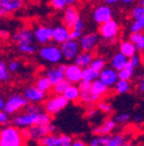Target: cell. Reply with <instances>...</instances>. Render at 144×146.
<instances>
[{
    "label": "cell",
    "mask_w": 144,
    "mask_h": 146,
    "mask_svg": "<svg viewBox=\"0 0 144 146\" xmlns=\"http://www.w3.org/2000/svg\"><path fill=\"white\" fill-rule=\"evenodd\" d=\"M134 71H135V67L130 64L129 59H128V63L126 64V66L121 70L118 71V74H119V79H123V80H132L133 77H134Z\"/></svg>",
    "instance_id": "30"
},
{
    "label": "cell",
    "mask_w": 144,
    "mask_h": 146,
    "mask_svg": "<svg viewBox=\"0 0 144 146\" xmlns=\"http://www.w3.org/2000/svg\"><path fill=\"white\" fill-rule=\"evenodd\" d=\"M7 67H8V70H9V72L12 73V74H17V73L21 71L22 64L17 59H13V60L7 63Z\"/></svg>",
    "instance_id": "40"
},
{
    "label": "cell",
    "mask_w": 144,
    "mask_h": 146,
    "mask_svg": "<svg viewBox=\"0 0 144 146\" xmlns=\"http://www.w3.org/2000/svg\"><path fill=\"white\" fill-rule=\"evenodd\" d=\"M120 26L115 20H110L99 25V35L106 42H114L119 35Z\"/></svg>",
    "instance_id": "7"
},
{
    "label": "cell",
    "mask_w": 144,
    "mask_h": 146,
    "mask_svg": "<svg viewBox=\"0 0 144 146\" xmlns=\"http://www.w3.org/2000/svg\"><path fill=\"white\" fill-rule=\"evenodd\" d=\"M19 51L23 54H33L36 51H37V48L33 45V43L30 44H24V45H19L17 46Z\"/></svg>",
    "instance_id": "42"
},
{
    "label": "cell",
    "mask_w": 144,
    "mask_h": 146,
    "mask_svg": "<svg viewBox=\"0 0 144 146\" xmlns=\"http://www.w3.org/2000/svg\"><path fill=\"white\" fill-rule=\"evenodd\" d=\"M141 35H142V33H133L132 31V34L129 35V40L133 42V43H137L138 41H139V38H141Z\"/></svg>",
    "instance_id": "50"
},
{
    "label": "cell",
    "mask_w": 144,
    "mask_h": 146,
    "mask_svg": "<svg viewBox=\"0 0 144 146\" xmlns=\"http://www.w3.org/2000/svg\"><path fill=\"white\" fill-rule=\"evenodd\" d=\"M36 42H38L42 45L48 44L51 41H53V28L50 26L41 25L37 26L33 30Z\"/></svg>",
    "instance_id": "11"
},
{
    "label": "cell",
    "mask_w": 144,
    "mask_h": 146,
    "mask_svg": "<svg viewBox=\"0 0 144 146\" xmlns=\"http://www.w3.org/2000/svg\"><path fill=\"white\" fill-rule=\"evenodd\" d=\"M12 123L16 126L21 127V129H27L32 125L37 124H50L52 123V115L46 113L45 110L38 111V113H30L24 111L22 114H16L13 117Z\"/></svg>",
    "instance_id": "1"
},
{
    "label": "cell",
    "mask_w": 144,
    "mask_h": 146,
    "mask_svg": "<svg viewBox=\"0 0 144 146\" xmlns=\"http://www.w3.org/2000/svg\"><path fill=\"white\" fill-rule=\"evenodd\" d=\"M82 51H94L99 43V34L97 33H88L79 40Z\"/></svg>",
    "instance_id": "15"
},
{
    "label": "cell",
    "mask_w": 144,
    "mask_h": 146,
    "mask_svg": "<svg viewBox=\"0 0 144 146\" xmlns=\"http://www.w3.org/2000/svg\"><path fill=\"white\" fill-rule=\"evenodd\" d=\"M29 103L30 102L27 100V98L23 94H19V93L12 94L6 100V104H5L4 110L6 113H8L9 115H16L21 110H24L26 107Z\"/></svg>",
    "instance_id": "6"
},
{
    "label": "cell",
    "mask_w": 144,
    "mask_h": 146,
    "mask_svg": "<svg viewBox=\"0 0 144 146\" xmlns=\"http://www.w3.org/2000/svg\"><path fill=\"white\" fill-rule=\"evenodd\" d=\"M79 87H80V89H81V92H85V90H90L91 89V87H92V82L91 81H88V80H81L79 84Z\"/></svg>",
    "instance_id": "44"
},
{
    "label": "cell",
    "mask_w": 144,
    "mask_h": 146,
    "mask_svg": "<svg viewBox=\"0 0 144 146\" xmlns=\"http://www.w3.org/2000/svg\"><path fill=\"white\" fill-rule=\"evenodd\" d=\"M110 139H111V133L104 135V136H95L89 141V145H91V146H109Z\"/></svg>",
    "instance_id": "33"
},
{
    "label": "cell",
    "mask_w": 144,
    "mask_h": 146,
    "mask_svg": "<svg viewBox=\"0 0 144 146\" xmlns=\"http://www.w3.org/2000/svg\"><path fill=\"white\" fill-rule=\"evenodd\" d=\"M137 89H138V92H139L141 94H143V95H144V78H143V79L139 81Z\"/></svg>",
    "instance_id": "53"
},
{
    "label": "cell",
    "mask_w": 144,
    "mask_h": 146,
    "mask_svg": "<svg viewBox=\"0 0 144 146\" xmlns=\"http://www.w3.org/2000/svg\"><path fill=\"white\" fill-rule=\"evenodd\" d=\"M23 95L27 98V100L30 103H43L47 98H46V93L43 92L42 89H39L36 85L33 86H28L23 89Z\"/></svg>",
    "instance_id": "12"
},
{
    "label": "cell",
    "mask_w": 144,
    "mask_h": 146,
    "mask_svg": "<svg viewBox=\"0 0 144 146\" xmlns=\"http://www.w3.org/2000/svg\"><path fill=\"white\" fill-rule=\"evenodd\" d=\"M10 74L12 73L9 72V70L7 67V64L5 62L0 63V80H1V82L8 81L10 79Z\"/></svg>",
    "instance_id": "37"
},
{
    "label": "cell",
    "mask_w": 144,
    "mask_h": 146,
    "mask_svg": "<svg viewBox=\"0 0 144 146\" xmlns=\"http://www.w3.org/2000/svg\"><path fill=\"white\" fill-rule=\"evenodd\" d=\"M65 70H66V65H56L48 70L45 71L44 74L51 80V82L54 85L57 82H59L60 80L65 79Z\"/></svg>",
    "instance_id": "20"
},
{
    "label": "cell",
    "mask_w": 144,
    "mask_h": 146,
    "mask_svg": "<svg viewBox=\"0 0 144 146\" xmlns=\"http://www.w3.org/2000/svg\"><path fill=\"white\" fill-rule=\"evenodd\" d=\"M129 119H130V115L126 114V113L118 114L114 116V121L117 122V124H126V123L129 122Z\"/></svg>",
    "instance_id": "43"
},
{
    "label": "cell",
    "mask_w": 144,
    "mask_h": 146,
    "mask_svg": "<svg viewBox=\"0 0 144 146\" xmlns=\"http://www.w3.org/2000/svg\"><path fill=\"white\" fill-rule=\"evenodd\" d=\"M77 0H50V6L54 11H65L69 6H74Z\"/></svg>",
    "instance_id": "28"
},
{
    "label": "cell",
    "mask_w": 144,
    "mask_h": 146,
    "mask_svg": "<svg viewBox=\"0 0 144 146\" xmlns=\"http://www.w3.org/2000/svg\"><path fill=\"white\" fill-rule=\"evenodd\" d=\"M5 104H6V101H5V99L1 96V98H0V110H4Z\"/></svg>",
    "instance_id": "55"
},
{
    "label": "cell",
    "mask_w": 144,
    "mask_h": 146,
    "mask_svg": "<svg viewBox=\"0 0 144 146\" xmlns=\"http://www.w3.org/2000/svg\"><path fill=\"white\" fill-rule=\"evenodd\" d=\"M81 1H86V0H81Z\"/></svg>",
    "instance_id": "60"
},
{
    "label": "cell",
    "mask_w": 144,
    "mask_h": 146,
    "mask_svg": "<svg viewBox=\"0 0 144 146\" xmlns=\"http://www.w3.org/2000/svg\"><path fill=\"white\" fill-rule=\"evenodd\" d=\"M103 3H105L107 5H111V6H114L118 3H120V0H103Z\"/></svg>",
    "instance_id": "54"
},
{
    "label": "cell",
    "mask_w": 144,
    "mask_h": 146,
    "mask_svg": "<svg viewBox=\"0 0 144 146\" xmlns=\"http://www.w3.org/2000/svg\"><path fill=\"white\" fill-rule=\"evenodd\" d=\"M135 121H137V122H142V117H141V116H137V117H135Z\"/></svg>",
    "instance_id": "57"
},
{
    "label": "cell",
    "mask_w": 144,
    "mask_h": 146,
    "mask_svg": "<svg viewBox=\"0 0 144 146\" xmlns=\"http://www.w3.org/2000/svg\"><path fill=\"white\" fill-rule=\"evenodd\" d=\"M60 49L63 54V59L66 60H74L77 57V54L82 51L80 42L77 40H71V38H68L67 41L61 43Z\"/></svg>",
    "instance_id": "9"
},
{
    "label": "cell",
    "mask_w": 144,
    "mask_h": 146,
    "mask_svg": "<svg viewBox=\"0 0 144 146\" xmlns=\"http://www.w3.org/2000/svg\"><path fill=\"white\" fill-rule=\"evenodd\" d=\"M99 78V72H97L96 70H94L92 67H84L83 72H82V79L83 80H88V81H95L96 79Z\"/></svg>",
    "instance_id": "34"
},
{
    "label": "cell",
    "mask_w": 144,
    "mask_h": 146,
    "mask_svg": "<svg viewBox=\"0 0 144 146\" xmlns=\"http://www.w3.org/2000/svg\"><path fill=\"white\" fill-rule=\"evenodd\" d=\"M128 57L127 56H124L123 53H121L120 51L118 52V53H115L114 56L112 57V59H111V65H112V67L113 68H115L117 71H119V70H121V68H123L124 66H126V64L128 63Z\"/></svg>",
    "instance_id": "26"
},
{
    "label": "cell",
    "mask_w": 144,
    "mask_h": 146,
    "mask_svg": "<svg viewBox=\"0 0 144 146\" xmlns=\"http://www.w3.org/2000/svg\"><path fill=\"white\" fill-rule=\"evenodd\" d=\"M96 107L98 108V110H99L101 114H105V115H110V114H112V111H113V108H112L111 103H110V102H106V101H103V100L99 101Z\"/></svg>",
    "instance_id": "38"
},
{
    "label": "cell",
    "mask_w": 144,
    "mask_h": 146,
    "mask_svg": "<svg viewBox=\"0 0 144 146\" xmlns=\"http://www.w3.org/2000/svg\"><path fill=\"white\" fill-rule=\"evenodd\" d=\"M114 88V92L117 94H127L130 92L132 89V84L130 80H123V79H119L118 82L115 84Z\"/></svg>",
    "instance_id": "31"
},
{
    "label": "cell",
    "mask_w": 144,
    "mask_h": 146,
    "mask_svg": "<svg viewBox=\"0 0 144 146\" xmlns=\"http://www.w3.org/2000/svg\"><path fill=\"white\" fill-rule=\"evenodd\" d=\"M9 116H10V115H9L8 113H6L5 110H1V113H0V124H1L3 126L8 125L9 122H10Z\"/></svg>",
    "instance_id": "45"
},
{
    "label": "cell",
    "mask_w": 144,
    "mask_h": 146,
    "mask_svg": "<svg viewBox=\"0 0 144 146\" xmlns=\"http://www.w3.org/2000/svg\"><path fill=\"white\" fill-rule=\"evenodd\" d=\"M141 5H143V6H144V0H141Z\"/></svg>",
    "instance_id": "58"
},
{
    "label": "cell",
    "mask_w": 144,
    "mask_h": 146,
    "mask_svg": "<svg viewBox=\"0 0 144 146\" xmlns=\"http://www.w3.org/2000/svg\"><path fill=\"white\" fill-rule=\"evenodd\" d=\"M13 42L19 46V45H24V44H30L36 41L35 34L28 28H21L19 30H16L13 35Z\"/></svg>",
    "instance_id": "14"
},
{
    "label": "cell",
    "mask_w": 144,
    "mask_h": 146,
    "mask_svg": "<svg viewBox=\"0 0 144 146\" xmlns=\"http://www.w3.org/2000/svg\"><path fill=\"white\" fill-rule=\"evenodd\" d=\"M99 79L107 85L110 88L114 87L115 84L119 80V74H118V71L113 67H105L100 73H99Z\"/></svg>",
    "instance_id": "17"
},
{
    "label": "cell",
    "mask_w": 144,
    "mask_h": 146,
    "mask_svg": "<svg viewBox=\"0 0 144 146\" xmlns=\"http://www.w3.org/2000/svg\"><path fill=\"white\" fill-rule=\"evenodd\" d=\"M136 0H120V3H122L123 5H130V4H134Z\"/></svg>",
    "instance_id": "56"
},
{
    "label": "cell",
    "mask_w": 144,
    "mask_h": 146,
    "mask_svg": "<svg viewBox=\"0 0 144 146\" xmlns=\"http://www.w3.org/2000/svg\"><path fill=\"white\" fill-rule=\"evenodd\" d=\"M90 67H92L94 70H96L97 72L100 73L106 67V60L103 57H96V58H94L91 64H90Z\"/></svg>",
    "instance_id": "36"
},
{
    "label": "cell",
    "mask_w": 144,
    "mask_h": 146,
    "mask_svg": "<svg viewBox=\"0 0 144 146\" xmlns=\"http://www.w3.org/2000/svg\"><path fill=\"white\" fill-rule=\"evenodd\" d=\"M98 113H100L99 110H98V108L96 107V106H94V107H86V116L88 117H90V118H94Z\"/></svg>",
    "instance_id": "47"
},
{
    "label": "cell",
    "mask_w": 144,
    "mask_h": 146,
    "mask_svg": "<svg viewBox=\"0 0 144 146\" xmlns=\"http://www.w3.org/2000/svg\"><path fill=\"white\" fill-rule=\"evenodd\" d=\"M70 85V82L65 78L63 80H60L59 82L53 85V88H52V92L53 94H63L66 92V89L68 88V86Z\"/></svg>",
    "instance_id": "35"
},
{
    "label": "cell",
    "mask_w": 144,
    "mask_h": 146,
    "mask_svg": "<svg viewBox=\"0 0 144 146\" xmlns=\"http://www.w3.org/2000/svg\"><path fill=\"white\" fill-rule=\"evenodd\" d=\"M91 89L94 90L96 94L100 95L101 98L107 96V95H109V93H110V87L107 86V85H105L99 78L96 79L95 81H92V87H91Z\"/></svg>",
    "instance_id": "27"
},
{
    "label": "cell",
    "mask_w": 144,
    "mask_h": 146,
    "mask_svg": "<svg viewBox=\"0 0 144 146\" xmlns=\"http://www.w3.org/2000/svg\"><path fill=\"white\" fill-rule=\"evenodd\" d=\"M56 125L54 124H37V125H32L27 129H22L23 135L27 140H33V141H39L42 138L45 136L56 132Z\"/></svg>",
    "instance_id": "3"
},
{
    "label": "cell",
    "mask_w": 144,
    "mask_h": 146,
    "mask_svg": "<svg viewBox=\"0 0 144 146\" xmlns=\"http://www.w3.org/2000/svg\"><path fill=\"white\" fill-rule=\"evenodd\" d=\"M70 28H68L65 23L57 25L53 27V42L57 44H61L69 38Z\"/></svg>",
    "instance_id": "19"
},
{
    "label": "cell",
    "mask_w": 144,
    "mask_h": 146,
    "mask_svg": "<svg viewBox=\"0 0 144 146\" xmlns=\"http://www.w3.org/2000/svg\"><path fill=\"white\" fill-rule=\"evenodd\" d=\"M94 53L91 51H81L77 57L74 59V63L77 64L79 66H81L82 68L84 67H88L90 66V64H91V62L94 60Z\"/></svg>",
    "instance_id": "23"
},
{
    "label": "cell",
    "mask_w": 144,
    "mask_h": 146,
    "mask_svg": "<svg viewBox=\"0 0 144 146\" xmlns=\"http://www.w3.org/2000/svg\"><path fill=\"white\" fill-rule=\"evenodd\" d=\"M130 31L133 33H143L144 31V17L137 20H133L130 25Z\"/></svg>",
    "instance_id": "39"
},
{
    "label": "cell",
    "mask_w": 144,
    "mask_h": 146,
    "mask_svg": "<svg viewBox=\"0 0 144 146\" xmlns=\"http://www.w3.org/2000/svg\"><path fill=\"white\" fill-rule=\"evenodd\" d=\"M92 19L97 25H101L104 22H107L113 19V9L111 8V5L101 4L95 7L92 12Z\"/></svg>",
    "instance_id": "10"
},
{
    "label": "cell",
    "mask_w": 144,
    "mask_h": 146,
    "mask_svg": "<svg viewBox=\"0 0 144 146\" xmlns=\"http://www.w3.org/2000/svg\"><path fill=\"white\" fill-rule=\"evenodd\" d=\"M129 62H130V64H132V65H133L135 68H137V67L141 65V63H142L143 60H142V58L138 56L137 53H135L134 56H132V57L129 58Z\"/></svg>",
    "instance_id": "48"
},
{
    "label": "cell",
    "mask_w": 144,
    "mask_h": 146,
    "mask_svg": "<svg viewBox=\"0 0 144 146\" xmlns=\"http://www.w3.org/2000/svg\"><path fill=\"white\" fill-rule=\"evenodd\" d=\"M71 29H79V30H83L84 29V21H83L82 17H80V19L77 20V22L75 23V26Z\"/></svg>",
    "instance_id": "51"
},
{
    "label": "cell",
    "mask_w": 144,
    "mask_h": 146,
    "mask_svg": "<svg viewBox=\"0 0 144 146\" xmlns=\"http://www.w3.org/2000/svg\"><path fill=\"white\" fill-rule=\"evenodd\" d=\"M35 85L37 86L39 89H42L43 92H45L46 94L52 92V88H53V84L51 82V80L44 74V76H41L36 79L35 81Z\"/></svg>",
    "instance_id": "29"
},
{
    "label": "cell",
    "mask_w": 144,
    "mask_h": 146,
    "mask_svg": "<svg viewBox=\"0 0 144 146\" xmlns=\"http://www.w3.org/2000/svg\"><path fill=\"white\" fill-rule=\"evenodd\" d=\"M81 17L79 9L74 6H69L63 11V16H62V23H65L68 28H73L77 20Z\"/></svg>",
    "instance_id": "18"
},
{
    "label": "cell",
    "mask_w": 144,
    "mask_h": 146,
    "mask_svg": "<svg viewBox=\"0 0 144 146\" xmlns=\"http://www.w3.org/2000/svg\"><path fill=\"white\" fill-rule=\"evenodd\" d=\"M38 54H39L41 59H43L44 62H46L48 64H53V65L60 64L61 60L63 59V54H62L60 46H57L54 44H50V43L43 45L39 49Z\"/></svg>",
    "instance_id": "4"
},
{
    "label": "cell",
    "mask_w": 144,
    "mask_h": 146,
    "mask_svg": "<svg viewBox=\"0 0 144 146\" xmlns=\"http://www.w3.org/2000/svg\"><path fill=\"white\" fill-rule=\"evenodd\" d=\"M68 103H69V101L67 100V98L63 94H53L44 101L43 108L46 113L54 116L58 113H60L62 109H65Z\"/></svg>",
    "instance_id": "5"
},
{
    "label": "cell",
    "mask_w": 144,
    "mask_h": 146,
    "mask_svg": "<svg viewBox=\"0 0 144 146\" xmlns=\"http://www.w3.org/2000/svg\"><path fill=\"white\" fill-rule=\"evenodd\" d=\"M26 137L21 127L12 125H5L0 130V145L1 146H21L26 144Z\"/></svg>",
    "instance_id": "2"
},
{
    "label": "cell",
    "mask_w": 144,
    "mask_h": 146,
    "mask_svg": "<svg viewBox=\"0 0 144 146\" xmlns=\"http://www.w3.org/2000/svg\"><path fill=\"white\" fill-rule=\"evenodd\" d=\"M74 138L68 135H56L53 132L42 138L38 144L42 146H70Z\"/></svg>",
    "instance_id": "8"
},
{
    "label": "cell",
    "mask_w": 144,
    "mask_h": 146,
    "mask_svg": "<svg viewBox=\"0 0 144 146\" xmlns=\"http://www.w3.org/2000/svg\"><path fill=\"white\" fill-rule=\"evenodd\" d=\"M130 17L133 20H137V19H141V17H144V6L141 4L138 6H135L130 12Z\"/></svg>",
    "instance_id": "41"
},
{
    "label": "cell",
    "mask_w": 144,
    "mask_h": 146,
    "mask_svg": "<svg viewBox=\"0 0 144 146\" xmlns=\"http://www.w3.org/2000/svg\"><path fill=\"white\" fill-rule=\"evenodd\" d=\"M119 51L123 53L124 56H127L128 58H130L137 52V48H136V44L133 43L130 40H126L119 44Z\"/></svg>",
    "instance_id": "24"
},
{
    "label": "cell",
    "mask_w": 144,
    "mask_h": 146,
    "mask_svg": "<svg viewBox=\"0 0 144 146\" xmlns=\"http://www.w3.org/2000/svg\"><path fill=\"white\" fill-rule=\"evenodd\" d=\"M128 143H129L128 137H126L122 133H115V135H111L109 146H123V145H127Z\"/></svg>",
    "instance_id": "32"
},
{
    "label": "cell",
    "mask_w": 144,
    "mask_h": 146,
    "mask_svg": "<svg viewBox=\"0 0 144 146\" xmlns=\"http://www.w3.org/2000/svg\"><path fill=\"white\" fill-rule=\"evenodd\" d=\"M101 99L103 98L100 95L96 94L92 89H90V90H85V92H81L80 102L85 107H94L97 106V103L101 101Z\"/></svg>",
    "instance_id": "22"
},
{
    "label": "cell",
    "mask_w": 144,
    "mask_h": 146,
    "mask_svg": "<svg viewBox=\"0 0 144 146\" xmlns=\"http://www.w3.org/2000/svg\"><path fill=\"white\" fill-rule=\"evenodd\" d=\"M71 145H73V146H85L86 143L83 141V140H81V139H74L73 140V144H71Z\"/></svg>",
    "instance_id": "52"
},
{
    "label": "cell",
    "mask_w": 144,
    "mask_h": 146,
    "mask_svg": "<svg viewBox=\"0 0 144 146\" xmlns=\"http://www.w3.org/2000/svg\"><path fill=\"white\" fill-rule=\"evenodd\" d=\"M142 60H143V63H144V54H143V57H142Z\"/></svg>",
    "instance_id": "59"
},
{
    "label": "cell",
    "mask_w": 144,
    "mask_h": 146,
    "mask_svg": "<svg viewBox=\"0 0 144 146\" xmlns=\"http://www.w3.org/2000/svg\"><path fill=\"white\" fill-rule=\"evenodd\" d=\"M63 95L67 98V100L69 102H76L80 101V96H81V89L79 87V85L76 86V84H70L68 86V88L66 89V92L63 93Z\"/></svg>",
    "instance_id": "25"
},
{
    "label": "cell",
    "mask_w": 144,
    "mask_h": 146,
    "mask_svg": "<svg viewBox=\"0 0 144 146\" xmlns=\"http://www.w3.org/2000/svg\"><path fill=\"white\" fill-rule=\"evenodd\" d=\"M83 36V30H79V29H70V35H69V38L71 40H80Z\"/></svg>",
    "instance_id": "46"
},
{
    "label": "cell",
    "mask_w": 144,
    "mask_h": 146,
    "mask_svg": "<svg viewBox=\"0 0 144 146\" xmlns=\"http://www.w3.org/2000/svg\"><path fill=\"white\" fill-rule=\"evenodd\" d=\"M136 48H137V51H139V52H143L144 51V31L141 35L139 41L136 43Z\"/></svg>",
    "instance_id": "49"
},
{
    "label": "cell",
    "mask_w": 144,
    "mask_h": 146,
    "mask_svg": "<svg viewBox=\"0 0 144 146\" xmlns=\"http://www.w3.org/2000/svg\"><path fill=\"white\" fill-rule=\"evenodd\" d=\"M24 5L23 0H0V15L3 17L20 11Z\"/></svg>",
    "instance_id": "13"
},
{
    "label": "cell",
    "mask_w": 144,
    "mask_h": 146,
    "mask_svg": "<svg viewBox=\"0 0 144 146\" xmlns=\"http://www.w3.org/2000/svg\"><path fill=\"white\" fill-rule=\"evenodd\" d=\"M82 72H83V68L75 63L66 65L65 78L70 84H79L82 80Z\"/></svg>",
    "instance_id": "16"
},
{
    "label": "cell",
    "mask_w": 144,
    "mask_h": 146,
    "mask_svg": "<svg viewBox=\"0 0 144 146\" xmlns=\"http://www.w3.org/2000/svg\"><path fill=\"white\" fill-rule=\"evenodd\" d=\"M117 126V122L114 118H107L105 119L100 125H97L92 129L94 136H104V135H110Z\"/></svg>",
    "instance_id": "21"
}]
</instances>
